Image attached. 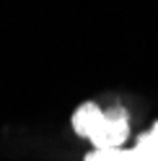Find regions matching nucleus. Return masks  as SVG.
I'll list each match as a JSON object with an SVG mask.
<instances>
[{
    "instance_id": "obj_1",
    "label": "nucleus",
    "mask_w": 158,
    "mask_h": 161,
    "mask_svg": "<svg viewBox=\"0 0 158 161\" xmlns=\"http://www.w3.org/2000/svg\"><path fill=\"white\" fill-rule=\"evenodd\" d=\"M73 127L81 138H88L96 151L119 148L130 135V122L122 107H114L109 112H101L93 102H86L75 109Z\"/></svg>"
},
{
    "instance_id": "obj_2",
    "label": "nucleus",
    "mask_w": 158,
    "mask_h": 161,
    "mask_svg": "<svg viewBox=\"0 0 158 161\" xmlns=\"http://www.w3.org/2000/svg\"><path fill=\"white\" fill-rule=\"evenodd\" d=\"M132 151H135V156L140 161H158V122L148 130V133H143L137 138Z\"/></svg>"
},
{
    "instance_id": "obj_3",
    "label": "nucleus",
    "mask_w": 158,
    "mask_h": 161,
    "mask_svg": "<svg viewBox=\"0 0 158 161\" xmlns=\"http://www.w3.org/2000/svg\"><path fill=\"white\" fill-rule=\"evenodd\" d=\"M86 161H140L135 151H122V148H106V151H93L88 153Z\"/></svg>"
}]
</instances>
